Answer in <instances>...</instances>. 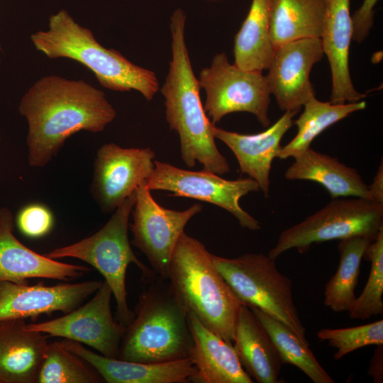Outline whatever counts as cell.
Segmentation results:
<instances>
[{
  "label": "cell",
  "mask_w": 383,
  "mask_h": 383,
  "mask_svg": "<svg viewBox=\"0 0 383 383\" xmlns=\"http://www.w3.org/2000/svg\"><path fill=\"white\" fill-rule=\"evenodd\" d=\"M167 279L187 313L233 344L235 322L243 303L217 270L212 254L202 243L182 233L170 259Z\"/></svg>",
  "instance_id": "cell-3"
},
{
  "label": "cell",
  "mask_w": 383,
  "mask_h": 383,
  "mask_svg": "<svg viewBox=\"0 0 383 383\" xmlns=\"http://www.w3.org/2000/svg\"><path fill=\"white\" fill-rule=\"evenodd\" d=\"M274 343L282 364L292 365L314 383H334L320 365L309 345L304 343L286 325L254 306H249Z\"/></svg>",
  "instance_id": "cell-28"
},
{
  "label": "cell",
  "mask_w": 383,
  "mask_h": 383,
  "mask_svg": "<svg viewBox=\"0 0 383 383\" xmlns=\"http://www.w3.org/2000/svg\"><path fill=\"white\" fill-rule=\"evenodd\" d=\"M17 225L26 236L40 238L50 231L53 226V217L50 211L45 206L30 204L19 212Z\"/></svg>",
  "instance_id": "cell-32"
},
{
  "label": "cell",
  "mask_w": 383,
  "mask_h": 383,
  "mask_svg": "<svg viewBox=\"0 0 383 383\" xmlns=\"http://www.w3.org/2000/svg\"><path fill=\"white\" fill-rule=\"evenodd\" d=\"M186 18L181 8L177 9L170 18L172 58L160 89L165 97L166 121L170 130L178 133L184 164L193 167L198 162L204 170L221 176L230 171V165L216 146L212 133L214 124L201 104V87L185 41Z\"/></svg>",
  "instance_id": "cell-2"
},
{
  "label": "cell",
  "mask_w": 383,
  "mask_h": 383,
  "mask_svg": "<svg viewBox=\"0 0 383 383\" xmlns=\"http://www.w3.org/2000/svg\"><path fill=\"white\" fill-rule=\"evenodd\" d=\"M0 51H1V46H0ZM0 61H1V57H0Z\"/></svg>",
  "instance_id": "cell-37"
},
{
  "label": "cell",
  "mask_w": 383,
  "mask_h": 383,
  "mask_svg": "<svg viewBox=\"0 0 383 383\" xmlns=\"http://www.w3.org/2000/svg\"><path fill=\"white\" fill-rule=\"evenodd\" d=\"M272 0H252L234 38V64L250 71L267 70L275 49L270 38Z\"/></svg>",
  "instance_id": "cell-25"
},
{
  "label": "cell",
  "mask_w": 383,
  "mask_h": 383,
  "mask_svg": "<svg viewBox=\"0 0 383 383\" xmlns=\"http://www.w3.org/2000/svg\"><path fill=\"white\" fill-rule=\"evenodd\" d=\"M104 380L84 360L60 342L48 343L37 383H99Z\"/></svg>",
  "instance_id": "cell-29"
},
{
  "label": "cell",
  "mask_w": 383,
  "mask_h": 383,
  "mask_svg": "<svg viewBox=\"0 0 383 383\" xmlns=\"http://www.w3.org/2000/svg\"><path fill=\"white\" fill-rule=\"evenodd\" d=\"M155 153L150 148H125L103 145L94 163L91 193L104 213L114 211L142 184L155 168Z\"/></svg>",
  "instance_id": "cell-13"
},
{
  "label": "cell",
  "mask_w": 383,
  "mask_h": 383,
  "mask_svg": "<svg viewBox=\"0 0 383 383\" xmlns=\"http://www.w3.org/2000/svg\"><path fill=\"white\" fill-rule=\"evenodd\" d=\"M299 111H284L272 126L255 134H242L215 125L212 126L214 138L231 149L238 160L240 172L254 179L265 197L270 194L272 161L281 148L282 137L293 126V118Z\"/></svg>",
  "instance_id": "cell-17"
},
{
  "label": "cell",
  "mask_w": 383,
  "mask_h": 383,
  "mask_svg": "<svg viewBox=\"0 0 383 383\" xmlns=\"http://www.w3.org/2000/svg\"><path fill=\"white\" fill-rule=\"evenodd\" d=\"M364 100L345 104H332L311 98L304 105V110L295 121L297 133L286 145L281 147L277 157L284 160L294 157L311 148L313 140L323 131L350 113L363 110Z\"/></svg>",
  "instance_id": "cell-27"
},
{
  "label": "cell",
  "mask_w": 383,
  "mask_h": 383,
  "mask_svg": "<svg viewBox=\"0 0 383 383\" xmlns=\"http://www.w3.org/2000/svg\"><path fill=\"white\" fill-rule=\"evenodd\" d=\"M48 343L25 319L0 321V383H37Z\"/></svg>",
  "instance_id": "cell-20"
},
{
  "label": "cell",
  "mask_w": 383,
  "mask_h": 383,
  "mask_svg": "<svg viewBox=\"0 0 383 383\" xmlns=\"http://www.w3.org/2000/svg\"><path fill=\"white\" fill-rule=\"evenodd\" d=\"M18 111L28 124L29 165L38 167L49 163L73 134L101 132L116 116L102 90L58 75L36 81L21 97Z\"/></svg>",
  "instance_id": "cell-1"
},
{
  "label": "cell",
  "mask_w": 383,
  "mask_h": 383,
  "mask_svg": "<svg viewBox=\"0 0 383 383\" xmlns=\"http://www.w3.org/2000/svg\"><path fill=\"white\" fill-rule=\"evenodd\" d=\"M112 296L110 287L103 282L85 304L57 318L28 324V328L50 336L85 344L104 356L118 358L126 327L113 316Z\"/></svg>",
  "instance_id": "cell-12"
},
{
  "label": "cell",
  "mask_w": 383,
  "mask_h": 383,
  "mask_svg": "<svg viewBox=\"0 0 383 383\" xmlns=\"http://www.w3.org/2000/svg\"><path fill=\"white\" fill-rule=\"evenodd\" d=\"M35 48L50 59L67 58L87 67L104 88L135 90L153 99L159 82L153 71L133 64L118 51L106 48L91 30L79 25L65 9L52 14L48 29L31 34Z\"/></svg>",
  "instance_id": "cell-4"
},
{
  "label": "cell",
  "mask_w": 383,
  "mask_h": 383,
  "mask_svg": "<svg viewBox=\"0 0 383 383\" xmlns=\"http://www.w3.org/2000/svg\"><path fill=\"white\" fill-rule=\"evenodd\" d=\"M364 257L371 262L366 284L351 309V319L367 320L383 313V228L368 246Z\"/></svg>",
  "instance_id": "cell-30"
},
{
  "label": "cell",
  "mask_w": 383,
  "mask_h": 383,
  "mask_svg": "<svg viewBox=\"0 0 383 383\" xmlns=\"http://www.w3.org/2000/svg\"><path fill=\"white\" fill-rule=\"evenodd\" d=\"M323 55L321 40L316 38L291 41L275 50L265 77L281 110L300 111L315 97L309 74Z\"/></svg>",
  "instance_id": "cell-14"
},
{
  "label": "cell",
  "mask_w": 383,
  "mask_h": 383,
  "mask_svg": "<svg viewBox=\"0 0 383 383\" xmlns=\"http://www.w3.org/2000/svg\"><path fill=\"white\" fill-rule=\"evenodd\" d=\"M377 1L378 0H363L360 8L351 16L352 40L360 43L368 36L374 24V9Z\"/></svg>",
  "instance_id": "cell-33"
},
{
  "label": "cell",
  "mask_w": 383,
  "mask_h": 383,
  "mask_svg": "<svg viewBox=\"0 0 383 383\" xmlns=\"http://www.w3.org/2000/svg\"><path fill=\"white\" fill-rule=\"evenodd\" d=\"M233 347L247 374L258 383H278L283 365L267 331L250 308L241 304Z\"/></svg>",
  "instance_id": "cell-22"
},
{
  "label": "cell",
  "mask_w": 383,
  "mask_h": 383,
  "mask_svg": "<svg viewBox=\"0 0 383 383\" xmlns=\"http://www.w3.org/2000/svg\"><path fill=\"white\" fill-rule=\"evenodd\" d=\"M61 344L91 365L108 383H187L196 373L190 358L146 363L111 358L82 343L65 339Z\"/></svg>",
  "instance_id": "cell-19"
},
{
  "label": "cell",
  "mask_w": 383,
  "mask_h": 383,
  "mask_svg": "<svg viewBox=\"0 0 383 383\" xmlns=\"http://www.w3.org/2000/svg\"><path fill=\"white\" fill-rule=\"evenodd\" d=\"M207 1H218V0H207Z\"/></svg>",
  "instance_id": "cell-36"
},
{
  "label": "cell",
  "mask_w": 383,
  "mask_h": 383,
  "mask_svg": "<svg viewBox=\"0 0 383 383\" xmlns=\"http://www.w3.org/2000/svg\"><path fill=\"white\" fill-rule=\"evenodd\" d=\"M383 228V204L359 198H337L302 221L283 231L267 255L306 252L315 243L364 236L374 240Z\"/></svg>",
  "instance_id": "cell-8"
},
{
  "label": "cell",
  "mask_w": 383,
  "mask_h": 383,
  "mask_svg": "<svg viewBox=\"0 0 383 383\" xmlns=\"http://www.w3.org/2000/svg\"><path fill=\"white\" fill-rule=\"evenodd\" d=\"M202 209L201 204L183 211L166 209L154 199L145 183L136 189L130 224L131 244L142 252L157 276L167 279L170 259L180 235L187 223Z\"/></svg>",
  "instance_id": "cell-11"
},
{
  "label": "cell",
  "mask_w": 383,
  "mask_h": 383,
  "mask_svg": "<svg viewBox=\"0 0 383 383\" xmlns=\"http://www.w3.org/2000/svg\"><path fill=\"white\" fill-rule=\"evenodd\" d=\"M317 338L336 348L333 357L340 360L359 348L383 345V320L350 328H323L317 332Z\"/></svg>",
  "instance_id": "cell-31"
},
{
  "label": "cell",
  "mask_w": 383,
  "mask_h": 383,
  "mask_svg": "<svg viewBox=\"0 0 383 383\" xmlns=\"http://www.w3.org/2000/svg\"><path fill=\"white\" fill-rule=\"evenodd\" d=\"M327 0H272L270 38L276 50L291 41L320 38Z\"/></svg>",
  "instance_id": "cell-24"
},
{
  "label": "cell",
  "mask_w": 383,
  "mask_h": 383,
  "mask_svg": "<svg viewBox=\"0 0 383 383\" xmlns=\"http://www.w3.org/2000/svg\"><path fill=\"white\" fill-rule=\"evenodd\" d=\"M135 202V192L128 196L98 231L77 243L55 248L45 254L51 259L72 257L96 269L110 287L116 303L117 321L126 327L134 317L127 303L126 276L130 264L142 272L147 282L157 274L133 252L128 238L129 217Z\"/></svg>",
  "instance_id": "cell-6"
},
{
  "label": "cell",
  "mask_w": 383,
  "mask_h": 383,
  "mask_svg": "<svg viewBox=\"0 0 383 383\" xmlns=\"http://www.w3.org/2000/svg\"><path fill=\"white\" fill-rule=\"evenodd\" d=\"M13 216L5 207L0 208V281L28 284V279L45 278L73 280L90 271V268L65 263L34 252L13 235Z\"/></svg>",
  "instance_id": "cell-16"
},
{
  "label": "cell",
  "mask_w": 383,
  "mask_h": 383,
  "mask_svg": "<svg viewBox=\"0 0 383 383\" xmlns=\"http://www.w3.org/2000/svg\"><path fill=\"white\" fill-rule=\"evenodd\" d=\"M371 200L383 204V164L382 161L374 177L372 183L368 185Z\"/></svg>",
  "instance_id": "cell-35"
},
{
  "label": "cell",
  "mask_w": 383,
  "mask_h": 383,
  "mask_svg": "<svg viewBox=\"0 0 383 383\" xmlns=\"http://www.w3.org/2000/svg\"><path fill=\"white\" fill-rule=\"evenodd\" d=\"M199 82L206 92L204 111L213 124L229 113L248 112L262 126H269L271 93L262 72L232 65L222 52L215 55L209 67L201 70Z\"/></svg>",
  "instance_id": "cell-9"
},
{
  "label": "cell",
  "mask_w": 383,
  "mask_h": 383,
  "mask_svg": "<svg viewBox=\"0 0 383 383\" xmlns=\"http://www.w3.org/2000/svg\"><path fill=\"white\" fill-rule=\"evenodd\" d=\"M145 283L118 359L155 363L189 357L194 340L188 313L167 279L156 275Z\"/></svg>",
  "instance_id": "cell-5"
},
{
  "label": "cell",
  "mask_w": 383,
  "mask_h": 383,
  "mask_svg": "<svg viewBox=\"0 0 383 383\" xmlns=\"http://www.w3.org/2000/svg\"><path fill=\"white\" fill-rule=\"evenodd\" d=\"M101 281L45 286L0 281V321L36 318L75 309L101 286Z\"/></svg>",
  "instance_id": "cell-15"
},
{
  "label": "cell",
  "mask_w": 383,
  "mask_h": 383,
  "mask_svg": "<svg viewBox=\"0 0 383 383\" xmlns=\"http://www.w3.org/2000/svg\"><path fill=\"white\" fill-rule=\"evenodd\" d=\"M194 345L189 358L196 368L194 383H252L233 344L206 328L188 313Z\"/></svg>",
  "instance_id": "cell-21"
},
{
  "label": "cell",
  "mask_w": 383,
  "mask_h": 383,
  "mask_svg": "<svg viewBox=\"0 0 383 383\" xmlns=\"http://www.w3.org/2000/svg\"><path fill=\"white\" fill-rule=\"evenodd\" d=\"M213 262L238 299L279 321L306 344V328L293 299L292 282L263 253H246L234 258L212 254Z\"/></svg>",
  "instance_id": "cell-7"
},
{
  "label": "cell",
  "mask_w": 383,
  "mask_h": 383,
  "mask_svg": "<svg viewBox=\"0 0 383 383\" xmlns=\"http://www.w3.org/2000/svg\"><path fill=\"white\" fill-rule=\"evenodd\" d=\"M382 345H377L374 355L370 360L368 374L373 377L375 382H382Z\"/></svg>",
  "instance_id": "cell-34"
},
{
  "label": "cell",
  "mask_w": 383,
  "mask_h": 383,
  "mask_svg": "<svg viewBox=\"0 0 383 383\" xmlns=\"http://www.w3.org/2000/svg\"><path fill=\"white\" fill-rule=\"evenodd\" d=\"M284 173L287 180H307L323 187L332 199L359 197L371 200L368 185L355 168L309 148L293 157ZM372 201V200H371Z\"/></svg>",
  "instance_id": "cell-23"
},
{
  "label": "cell",
  "mask_w": 383,
  "mask_h": 383,
  "mask_svg": "<svg viewBox=\"0 0 383 383\" xmlns=\"http://www.w3.org/2000/svg\"><path fill=\"white\" fill-rule=\"evenodd\" d=\"M350 1H326L320 39L331 71L332 91L329 101L332 104L357 102L366 97L355 89L350 74L349 50L353 35Z\"/></svg>",
  "instance_id": "cell-18"
},
{
  "label": "cell",
  "mask_w": 383,
  "mask_h": 383,
  "mask_svg": "<svg viewBox=\"0 0 383 383\" xmlns=\"http://www.w3.org/2000/svg\"><path fill=\"white\" fill-rule=\"evenodd\" d=\"M373 240L364 236H354L340 240L338 245L340 256L338 267L326 283L323 293V303L333 311L348 312L353 305L361 261Z\"/></svg>",
  "instance_id": "cell-26"
},
{
  "label": "cell",
  "mask_w": 383,
  "mask_h": 383,
  "mask_svg": "<svg viewBox=\"0 0 383 383\" xmlns=\"http://www.w3.org/2000/svg\"><path fill=\"white\" fill-rule=\"evenodd\" d=\"M150 191L170 192V196L187 197L216 205L231 213L241 227L258 231L257 220L240 205V199L260 190L252 178L228 180L213 172L184 170L170 163L155 160V168L145 183Z\"/></svg>",
  "instance_id": "cell-10"
}]
</instances>
